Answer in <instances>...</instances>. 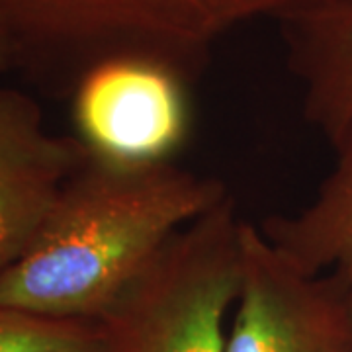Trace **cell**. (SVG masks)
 Segmentation results:
<instances>
[{
  "mask_svg": "<svg viewBox=\"0 0 352 352\" xmlns=\"http://www.w3.org/2000/svg\"><path fill=\"white\" fill-rule=\"evenodd\" d=\"M331 145L335 164L314 198L258 227L300 270L333 278L352 309V120Z\"/></svg>",
  "mask_w": 352,
  "mask_h": 352,
  "instance_id": "cell-8",
  "label": "cell"
},
{
  "mask_svg": "<svg viewBox=\"0 0 352 352\" xmlns=\"http://www.w3.org/2000/svg\"><path fill=\"white\" fill-rule=\"evenodd\" d=\"M8 57H12V53H10V47H8V41L4 38L2 30H0V65L4 63Z\"/></svg>",
  "mask_w": 352,
  "mask_h": 352,
  "instance_id": "cell-10",
  "label": "cell"
},
{
  "mask_svg": "<svg viewBox=\"0 0 352 352\" xmlns=\"http://www.w3.org/2000/svg\"><path fill=\"white\" fill-rule=\"evenodd\" d=\"M319 0H0L10 53L80 61L145 57L190 78L221 39L254 20L278 22ZM82 71V73H85Z\"/></svg>",
  "mask_w": 352,
  "mask_h": 352,
  "instance_id": "cell-2",
  "label": "cell"
},
{
  "mask_svg": "<svg viewBox=\"0 0 352 352\" xmlns=\"http://www.w3.org/2000/svg\"><path fill=\"white\" fill-rule=\"evenodd\" d=\"M243 221L227 196L164 245L100 321L113 352H226Z\"/></svg>",
  "mask_w": 352,
  "mask_h": 352,
  "instance_id": "cell-3",
  "label": "cell"
},
{
  "mask_svg": "<svg viewBox=\"0 0 352 352\" xmlns=\"http://www.w3.org/2000/svg\"><path fill=\"white\" fill-rule=\"evenodd\" d=\"M0 352H113L100 321L57 319L0 305Z\"/></svg>",
  "mask_w": 352,
  "mask_h": 352,
  "instance_id": "cell-9",
  "label": "cell"
},
{
  "mask_svg": "<svg viewBox=\"0 0 352 352\" xmlns=\"http://www.w3.org/2000/svg\"><path fill=\"white\" fill-rule=\"evenodd\" d=\"M235 303L226 352H352V309L337 282L300 270L249 221Z\"/></svg>",
  "mask_w": 352,
  "mask_h": 352,
  "instance_id": "cell-4",
  "label": "cell"
},
{
  "mask_svg": "<svg viewBox=\"0 0 352 352\" xmlns=\"http://www.w3.org/2000/svg\"><path fill=\"white\" fill-rule=\"evenodd\" d=\"M188 78L145 57H112L87 69L76 87L75 124L88 151L124 163H163L192 126Z\"/></svg>",
  "mask_w": 352,
  "mask_h": 352,
  "instance_id": "cell-5",
  "label": "cell"
},
{
  "mask_svg": "<svg viewBox=\"0 0 352 352\" xmlns=\"http://www.w3.org/2000/svg\"><path fill=\"white\" fill-rule=\"evenodd\" d=\"M229 196L175 161L85 153L30 247L0 276V305L102 321L180 229Z\"/></svg>",
  "mask_w": 352,
  "mask_h": 352,
  "instance_id": "cell-1",
  "label": "cell"
},
{
  "mask_svg": "<svg viewBox=\"0 0 352 352\" xmlns=\"http://www.w3.org/2000/svg\"><path fill=\"white\" fill-rule=\"evenodd\" d=\"M280 24L303 120L333 143L352 120V0H319Z\"/></svg>",
  "mask_w": 352,
  "mask_h": 352,
  "instance_id": "cell-7",
  "label": "cell"
},
{
  "mask_svg": "<svg viewBox=\"0 0 352 352\" xmlns=\"http://www.w3.org/2000/svg\"><path fill=\"white\" fill-rule=\"evenodd\" d=\"M85 153L80 139L51 133L36 100L0 87V276L30 247Z\"/></svg>",
  "mask_w": 352,
  "mask_h": 352,
  "instance_id": "cell-6",
  "label": "cell"
}]
</instances>
